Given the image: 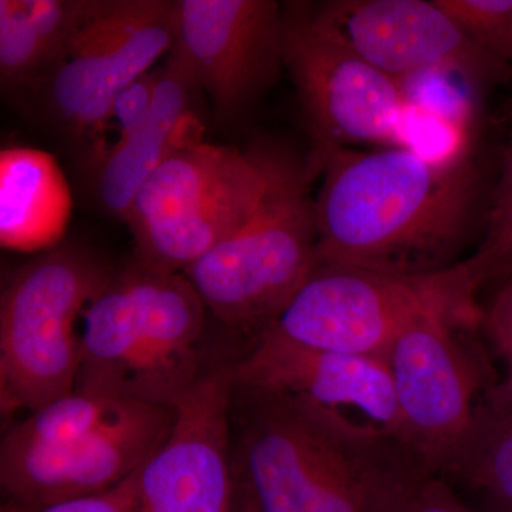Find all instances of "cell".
Listing matches in <instances>:
<instances>
[{"mask_svg": "<svg viewBox=\"0 0 512 512\" xmlns=\"http://www.w3.org/2000/svg\"><path fill=\"white\" fill-rule=\"evenodd\" d=\"M319 177V262L397 276L440 274L467 261L494 183L478 157L443 167L400 147L335 151Z\"/></svg>", "mask_w": 512, "mask_h": 512, "instance_id": "6da1fadb", "label": "cell"}, {"mask_svg": "<svg viewBox=\"0 0 512 512\" xmlns=\"http://www.w3.org/2000/svg\"><path fill=\"white\" fill-rule=\"evenodd\" d=\"M97 0H0V84L29 103L62 62Z\"/></svg>", "mask_w": 512, "mask_h": 512, "instance_id": "ac0fdd59", "label": "cell"}, {"mask_svg": "<svg viewBox=\"0 0 512 512\" xmlns=\"http://www.w3.org/2000/svg\"><path fill=\"white\" fill-rule=\"evenodd\" d=\"M483 322L480 306L424 316L384 357L399 406V440L433 473L441 474L481 397L497 383L476 339Z\"/></svg>", "mask_w": 512, "mask_h": 512, "instance_id": "ba28073f", "label": "cell"}, {"mask_svg": "<svg viewBox=\"0 0 512 512\" xmlns=\"http://www.w3.org/2000/svg\"><path fill=\"white\" fill-rule=\"evenodd\" d=\"M158 80H160V67L141 74L124 87L116 97L111 106L110 123L116 121L119 124L117 141L133 133L146 120L156 99Z\"/></svg>", "mask_w": 512, "mask_h": 512, "instance_id": "484cf974", "label": "cell"}, {"mask_svg": "<svg viewBox=\"0 0 512 512\" xmlns=\"http://www.w3.org/2000/svg\"><path fill=\"white\" fill-rule=\"evenodd\" d=\"M200 86L174 49L160 67L156 99L146 120L116 141L97 165L94 191L101 210L126 221L138 191L171 154L202 140Z\"/></svg>", "mask_w": 512, "mask_h": 512, "instance_id": "2e32d148", "label": "cell"}, {"mask_svg": "<svg viewBox=\"0 0 512 512\" xmlns=\"http://www.w3.org/2000/svg\"><path fill=\"white\" fill-rule=\"evenodd\" d=\"M235 386L305 397L320 406L359 410L399 440L400 414L382 357L306 348L265 329L234 365Z\"/></svg>", "mask_w": 512, "mask_h": 512, "instance_id": "5bb4252c", "label": "cell"}, {"mask_svg": "<svg viewBox=\"0 0 512 512\" xmlns=\"http://www.w3.org/2000/svg\"><path fill=\"white\" fill-rule=\"evenodd\" d=\"M137 473L106 493L63 501L37 510L15 505L13 512H138Z\"/></svg>", "mask_w": 512, "mask_h": 512, "instance_id": "4316f807", "label": "cell"}, {"mask_svg": "<svg viewBox=\"0 0 512 512\" xmlns=\"http://www.w3.org/2000/svg\"><path fill=\"white\" fill-rule=\"evenodd\" d=\"M178 0H97L62 62L45 83L35 110L94 170L104 157L101 136L121 90L170 53Z\"/></svg>", "mask_w": 512, "mask_h": 512, "instance_id": "8992f818", "label": "cell"}, {"mask_svg": "<svg viewBox=\"0 0 512 512\" xmlns=\"http://www.w3.org/2000/svg\"><path fill=\"white\" fill-rule=\"evenodd\" d=\"M477 298L464 262L426 276L319 262L266 329L306 348L384 359L416 320L476 308Z\"/></svg>", "mask_w": 512, "mask_h": 512, "instance_id": "5b68a950", "label": "cell"}, {"mask_svg": "<svg viewBox=\"0 0 512 512\" xmlns=\"http://www.w3.org/2000/svg\"><path fill=\"white\" fill-rule=\"evenodd\" d=\"M303 9L313 25L396 80L437 66L473 74L493 89L512 76L436 0H326Z\"/></svg>", "mask_w": 512, "mask_h": 512, "instance_id": "7c38bea8", "label": "cell"}, {"mask_svg": "<svg viewBox=\"0 0 512 512\" xmlns=\"http://www.w3.org/2000/svg\"><path fill=\"white\" fill-rule=\"evenodd\" d=\"M234 366L202 372L174 403L160 447L137 473L138 512H232Z\"/></svg>", "mask_w": 512, "mask_h": 512, "instance_id": "8fae6325", "label": "cell"}, {"mask_svg": "<svg viewBox=\"0 0 512 512\" xmlns=\"http://www.w3.org/2000/svg\"><path fill=\"white\" fill-rule=\"evenodd\" d=\"M208 311L184 274L134 261L89 303L74 389L173 407L202 373Z\"/></svg>", "mask_w": 512, "mask_h": 512, "instance_id": "3957f363", "label": "cell"}, {"mask_svg": "<svg viewBox=\"0 0 512 512\" xmlns=\"http://www.w3.org/2000/svg\"><path fill=\"white\" fill-rule=\"evenodd\" d=\"M173 420V407L144 404L82 439L55 446L2 443L0 484L13 505L28 510L106 493L140 470Z\"/></svg>", "mask_w": 512, "mask_h": 512, "instance_id": "4fadbf2b", "label": "cell"}, {"mask_svg": "<svg viewBox=\"0 0 512 512\" xmlns=\"http://www.w3.org/2000/svg\"><path fill=\"white\" fill-rule=\"evenodd\" d=\"M397 83L402 114L393 147L434 165H457L476 157L485 100L493 87L443 66L407 74Z\"/></svg>", "mask_w": 512, "mask_h": 512, "instance_id": "e0dca14e", "label": "cell"}, {"mask_svg": "<svg viewBox=\"0 0 512 512\" xmlns=\"http://www.w3.org/2000/svg\"><path fill=\"white\" fill-rule=\"evenodd\" d=\"M483 326L493 340L495 349L507 366V382L512 386V278L497 289Z\"/></svg>", "mask_w": 512, "mask_h": 512, "instance_id": "83f0119b", "label": "cell"}, {"mask_svg": "<svg viewBox=\"0 0 512 512\" xmlns=\"http://www.w3.org/2000/svg\"><path fill=\"white\" fill-rule=\"evenodd\" d=\"M72 195L55 157L36 148L0 154V244L19 252H45L62 241Z\"/></svg>", "mask_w": 512, "mask_h": 512, "instance_id": "d6986e66", "label": "cell"}, {"mask_svg": "<svg viewBox=\"0 0 512 512\" xmlns=\"http://www.w3.org/2000/svg\"><path fill=\"white\" fill-rule=\"evenodd\" d=\"M232 426L235 478L255 512H377L426 468L387 431L295 394L235 386Z\"/></svg>", "mask_w": 512, "mask_h": 512, "instance_id": "7a4b0ae2", "label": "cell"}, {"mask_svg": "<svg viewBox=\"0 0 512 512\" xmlns=\"http://www.w3.org/2000/svg\"><path fill=\"white\" fill-rule=\"evenodd\" d=\"M140 406L144 404L74 389L18 421L2 443L55 446L82 439L119 423Z\"/></svg>", "mask_w": 512, "mask_h": 512, "instance_id": "7402d4cb", "label": "cell"}, {"mask_svg": "<svg viewBox=\"0 0 512 512\" xmlns=\"http://www.w3.org/2000/svg\"><path fill=\"white\" fill-rule=\"evenodd\" d=\"M491 512H512L508 510V508L503 507V505L495 504L491 505Z\"/></svg>", "mask_w": 512, "mask_h": 512, "instance_id": "f1b7e54d", "label": "cell"}, {"mask_svg": "<svg viewBox=\"0 0 512 512\" xmlns=\"http://www.w3.org/2000/svg\"><path fill=\"white\" fill-rule=\"evenodd\" d=\"M511 279V278H510Z\"/></svg>", "mask_w": 512, "mask_h": 512, "instance_id": "4dcf8cb0", "label": "cell"}, {"mask_svg": "<svg viewBox=\"0 0 512 512\" xmlns=\"http://www.w3.org/2000/svg\"><path fill=\"white\" fill-rule=\"evenodd\" d=\"M512 511V386L497 382L477 404L466 436L441 471Z\"/></svg>", "mask_w": 512, "mask_h": 512, "instance_id": "44dd1931", "label": "cell"}, {"mask_svg": "<svg viewBox=\"0 0 512 512\" xmlns=\"http://www.w3.org/2000/svg\"><path fill=\"white\" fill-rule=\"evenodd\" d=\"M245 510L244 512H255L254 508H252V505L248 503V501H245Z\"/></svg>", "mask_w": 512, "mask_h": 512, "instance_id": "f546056e", "label": "cell"}, {"mask_svg": "<svg viewBox=\"0 0 512 512\" xmlns=\"http://www.w3.org/2000/svg\"><path fill=\"white\" fill-rule=\"evenodd\" d=\"M377 512H474L443 474L419 468L390 488Z\"/></svg>", "mask_w": 512, "mask_h": 512, "instance_id": "d4e9b609", "label": "cell"}, {"mask_svg": "<svg viewBox=\"0 0 512 512\" xmlns=\"http://www.w3.org/2000/svg\"><path fill=\"white\" fill-rule=\"evenodd\" d=\"M284 16L285 72L311 137L306 157L311 180L335 151L393 147L402 114L397 80L313 25L302 2L284 6Z\"/></svg>", "mask_w": 512, "mask_h": 512, "instance_id": "9c48e42d", "label": "cell"}, {"mask_svg": "<svg viewBox=\"0 0 512 512\" xmlns=\"http://www.w3.org/2000/svg\"><path fill=\"white\" fill-rule=\"evenodd\" d=\"M484 52L512 69V0H436Z\"/></svg>", "mask_w": 512, "mask_h": 512, "instance_id": "cb8c5ba5", "label": "cell"}, {"mask_svg": "<svg viewBox=\"0 0 512 512\" xmlns=\"http://www.w3.org/2000/svg\"><path fill=\"white\" fill-rule=\"evenodd\" d=\"M284 29L275 0H178L173 49L218 119L235 121L285 72Z\"/></svg>", "mask_w": 512, "mask_h": 512, "instance_id": "30bf717a", "label": "cell"}, {"mask_svg": "<svg viewBox=\"0 0 512 512\" xmlns=\"http://www.w3.org/2000/svg\"><path fill=\"white\" fill-rule=\"evenodd\" d=\"M264 147L218 146L195 141L171 154L138 191L128 227L187 210L247 171Z\"/></svg>", "mask_w": 512, "mask_h": 512, "instance_id": "ffe728a7", "label": "cell"}, {"mask_svg": "<svg viewBox=\"0 0 512 512\" xmlns=\"http://www.w3.org/2000/svg\"><path fill=\"white\" fill-rule=\"evenodd\" d=\"M311 184L305 168L247 225L183 272L222 325L255 338L319 264Z\"/></svg>", "mask_w": 512, "mask_h": 512, "instance_id": "52a82bcc", "label": "cell"}, {"mask_svg": "<svg viewBox=\"0 0 512 512\" xmlns=\"http://www.w3.org/2000/svg\"><path fill=\"white\" fill-rule=\"evenodd\" d=\"M306 168L281 151L264 154L244 174L188 210L130 227L136 261L157 271L183 274L188 266L247 225L269 200Z\"/></svg>", "mask_w": 512, "mask_h": 512, "instance_id": "9a60e30c", "label": "cell"}, {"mask_svg": "<svg viewBox=\"0 0 512 512\" xmlns=\"http://www.w3.org/2000/svg\"><path fill=\"white\" fill-rule=\"evenodd\" d=\"M90 249L57 245L10 276L0 301V400L32 413L74 390L80 320L113 276Z\"/></svg>", "mask_w": 512, "mask_h": 512, "instance_id": "277c9868", "label": "cell"}, {"mask_svg": "<svg viewBox=\"0 0 512 512\" xmlns=\"http://www.w3.org/2000/svg\"><path fill=\"white\" fill-rule=\"evenodd\" d=\"M464 266L478 295L488 286L498 289L512 278V116L510 138L491 187L483 235Z\"/></svg>", "mask_w": 512, "mask_h": 512, "instance_id": "603a6c76", "label": "cell"}]
</instances>
